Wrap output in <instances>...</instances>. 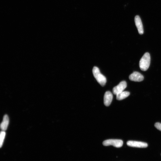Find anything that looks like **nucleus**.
<instances>
[{
  "instance_id": "4",
  "label": "nucleus",
  "mask_w": 161,
  "mask_h": 161,
  "mask_svg": "<svg viewBox=\"0 0 161 161\" xmlns=\"http://www.w3.org/2000/svg\"><path fill=\"white\" fill-rule=\"evenodd\" d=\"M127 145L129 147L138 148H146L148 147V145L146 143L133 140L128 141Z\"/></svg>"
},
{
  "instance_id": "7",
  "label": "nucleus",
  "mask_w": 161,
  "mask_h": 161,
  "mask_svg": "<svg viewBox=\"0 0 161 161\" xmlns=\"http://www.w3.org/2000/svg\"><path fill=\"white\" fill-rule=\"evenodd\" d=\"M135 21L139 33L141 35L143 34L144 33V29L142 21L139 16L137 15L135 17Z\"/></svg>"
},
{
  "instance_id": "6",
  "label": "nucleus",
  "mask_w": 161,
  "mask_h": 161,
  "mask_svg": "<svg viewBox=\"0 0 161 161\" xmlns=\"http://www.w3.org/2000/svg\"><path fill=\"white\" fill-rule=\"evenodd\" d=\"M129 78L131 80L136 82H141L144 79V77L137 72H135L131 74Z\"/></svg>"
},
{
  "instance_id": "9",
  "label": "nucleus",
  "mask_w": 161,
  "mask_h": 161,
  "mask_svg": "<svg viewBox=\"0 0 161 161\" xmlns=\"http://www.w3.org/2000/svg\"><path fill=\"white\" fill-rule=\"evenodd\" d=\"M9 123V118L8 116L6 115L4 117L3 122L1 125V128L3 131H5L7 129Z\"/></svg>"
},
{
  "instance_id": "11",
  "label": "nucleus",
  "mask_w": 161,
  "mask_h": 161,
  "mask_svg": "<svg viewBox=\"0 0 161 161\" xmlns=\"http://www.w3.org/2000/svg\"><path fill=\"white\" fill-rule=\"evenodd\" d=\"M6 132L2 131L0 135V147L1 148L3 144L5 138L6 136Z\"/></svg>"
},
{
  "instance_id": "3",
  "label": "nucleus",
  "mask_w": 161,
  "mask_h": 161,
  "mask_svg": "<svg viewBox=\"0 0 161 161\" xmlns=\"http://www.w3.org/2000/svg\"><path fill=\"white\" fill-rule=\"evenodd\" d=\"M104 146L112 145L117 148L122 146L123 142L122 140L119 139H109L104 141L103 143Z\"/></svg>"
},
{
  "instance_id": "10",
  "label": "nucleus",
  "mask_w": 161,
  "mask_h": 161,
  "mask_svg": "<svg viewBox=\"0 0 161 161\" xmlns=\"http://www.w3.org/2000/svg\"><path fill=\"white\" fill-rule=\"evenodd\" d=\"M130 95V93L128 91H123L117 94L116 99L118 100H123L128 97Z\"/></svg>"
},
{
  "instance_id": "5",
  "label": "nucleus",
  "mask_w": 161,
  "mask_h": 161,
  "mask_svg": "<svg viewBox=\"0 0 161 161\" xmlns=\"http://www.w3.org/2000/svg\"><path fill=\"white\" fill-rule=\"evenodd\" d=\"M127 87V83L125 81H123L113 89V93L114 94H117L122 92Z\"/></svg>"
},
{
  "instance_id": "8",
  "label": "nucleus",
  "mask_w": 161,
  "mask_h": 161,
  "mask_svg": "<svg viewBox=\"0 0 161 161\" xmlns=\"http://www.w3.org/2000/svg\"><path fill=\"white\" fill-rule=\"evenodd\" d=\"M113 99V95L110 91H106L104 96V104L106 106H109L111 104Z\"/></svg>"
},
{
  "instance_id": "1",
  "label": "nucleus",
  "mask_w": 161,
  "mask_h": 161,
  "mask_svg": "<svg viewBox=\"0 0 161 161\" xmlns=\"http://www.w3.org/2000/svg\"><path fill=\"white\" fill-rule=\"evenodd\" d=\"M150 62V57L149 53L146 52L141 59L139 62L140 69L143 71H146L149 68Z\"/></svg>"
},
{
  "instance_id": "2",
  "label": "nucleus",
  "mask_w": 161,
  "mask_h": 161,
  "mask_svg": "<svg viewBox=\"0 0 161 161\" xmlns=\"http://www.w3.org/2000/svg\"><path fill=\"white\" fill-rule=\"evenodd\" d=\"M93 75L97 82L102 86H104L106 82L105 77L100 72L99 69L94 67L93 69Z\"/></svg>"
},
{
  "instance_id": "12",
  "label": "nucleus",
  "mask_w": 161,
  "mask_h": 161,
  "mask_svg": "<svg viewBox=\"0 0 161 161\" xmlns=\"http://www.w3.org/2000/svg\"><path fill=\"white\" fill-rule=\"evenodd\" d=\"M155 126L157 130L161 131V123H156L155 124Z\"/></svg>"
}]
</instances>
